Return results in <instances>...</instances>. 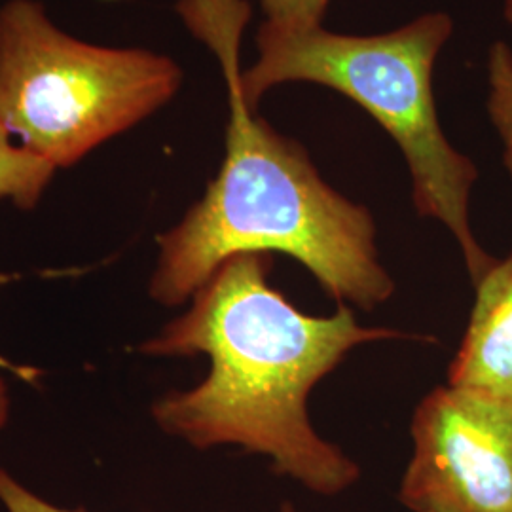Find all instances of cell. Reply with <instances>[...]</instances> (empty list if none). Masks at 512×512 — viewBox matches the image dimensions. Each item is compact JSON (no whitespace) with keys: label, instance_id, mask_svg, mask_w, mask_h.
Segmentation results:
<instances>
[{"label":"cell","instance_id":"8992f818","mask_svg":"<svg viewBox=\"0 0 512 512\" xmlns=\"http://www.w3.org/2000/svg\"><path fill=\"white\" fill-rule=\"evenodd\" d=\"M448 385L512 404V251L475 283V304Z\"/></svg>","mask_w":512,"mask_h":512},{"label":"cell","instance_id":"52a82bcc","mask_svg":"<svg viewBox=\"0 0 512 512\" xmlns=\"http://www.w3.org/2000/svg\"><path fill=\"white\" fill-rule=\"evenodd\" d=\"M54 165L12 143V135L0 124V200L19 209H33L54 177Z\"/></svg>","mask_w":512,"mask_h":512},{"label":"cell","instance_id":"30bf717a","mask_svg":"<svg viewBox=\"0 0 512 512\" xmlns=\"http://www.w3.org/2000/svg\"><path fill=\"white\" fill-rule=\"evenodd\" d=\"M0 503L8 512H86L67 511L61 507H55L50 501L38 497L35 492L25 488L19 480L10 473L0 469Z\"/></svg>","mask_w":512,"mask_h":512},{"label":"cell","instance_id":"6da1fadb","mask_svg":"<svg viewBox=\"0 0 512 512\" xmlns=\"http://www.w3.org/2000/svg\"><path fill=\"white\" fill-rule=\"evenodd\" d=\"M272 268L270 253L230 256L183 315L139 346L150 357L202 353L211 361L202 384L160 397L152 418L198 450L239 446L313 494H344L361 469L315 431L311 391L353 349L416 336L365 327L342 304L332 315H308L268 283Z\"/></svg>","mask_w":512,"mask_h":512},{"label":"cell","instance_id":"7c38bea8","mask_svg":"<svg viewBox=\"0 0 512 512\" xmlns=\"http://www.w3.org/2000/svg\"><path fill=\"white\" fill-rule=\"evenodd\" d=\"M503 12H505V19H507V21L512 25V0H505V8H503Z\"/></svg>","mask_w":512,"mask_h":512},{"label":"cell","instance_id":"8fae6325","mask_svg":"<svg viewBox=\"0 0 512 512\" xmlns=\"http://www.w3.org/2000/svg\"><path fill=\"white\" fill-rule=\"evenodd\" d=\"M8 412H10V397H8L6 384L0 380V429L4 427V423L8 420Z\"/></svg>","mask_w":512,"mask_h":512},{"label":"cell","instance_id":"9c48e42d","mask_svg":"<svg viewBox=\"0 0 512 512\" xmlns=\"http://www.w3.org/2000/svg\"><path fill=\"white\" fill-rule=\"evenodd\" d=\"M330 0H260L266 23L281 29L323 27Z\"/></svg>","mask_w":512,"mask_h":512},{"label":"cell","instance_id":"4fadbf2b","mask_svg":"<svg viewBox=\"0 0 512 512\" xmlns=\"http://www.w3.org/2000/svg\"><path fill=\"white\" fill-rule=\"evenodd\" d=\"M281 512H296V509H294L293 503H283L281 505Z\"/></svg>","mask_w":512,"mask_h":512},{"label":"cell","instance_id":"ba28073f","mask_svg":"<svg viewBox=\"0 0 512 512\" xmlns=\"http://www.w3.org/2000/svg\"><path fill=\"white\" fill-rule=\"evenodd\" d=\"M486 109L503 145V164L512 177V50L501 40L488 52Z\"/></svg>","mask_w":512,"mask_h":512},{"label":"cell","instance_id":"277c9868","mask_svg":"<svg viewBox=\"0 0 512 512\" xmlns=\"http://www.w3.org/2000/svg\"><path fill=\"white\" fill-rule=\"evenodd\" d=\"M181 84L173 59L69 37L35 0L0 8V124L55 169L143 122Z\"/></svg>","mask_w":512,"mask_h":512},{"label":"cell","instance_id":"3957f363","mask_svg":"<svg viewBox=\"0 0 512 512\" xmlns=\"http://www.w3.org/2000/svg\"><path fill=\"white\" fill-rule=\"evenodd\" d=\"M452 33L454 21L444 12L370 37L264 21L255 37L258 57L241 69L239 86L251 110L287 82L325 86L366 110L403 152L416 213L450 230L475 285L495 260L480 247L469 220L478 169L448 143L433 93V67Z\"/></svg>","mask_w":512,"mask_h":512},{"label":"cell","instance_id":"5b68a950","mask_svg":"<svg viewBox=\"0 0 512 512\" xmlns=\"http://www.w3.org/2000/svg\"><path fill=\"white\" fill-rule=\"evenodd\" d=\"M399 501L412 512H512V404L439 385L416 406Z\"/></svg>","mask_w":512,"mask_h":512},{"label":"cell","instance_id":"7a4b0ae2","mask_svg":"<svg viewBox=\"0 0 512 512\" xmlns=\"http://www.w3.org/2000/svg\"><path fill=\"white\" fill-rule=\"evenodd\" d=\"M177 12L217 57L230 116L217 177L183 220L158 236L150 298L181 306L230 256L283 253L308 268L338 304L380 308L395 294V281L378 255L372 213L334 190L308 150L243 99L239 50L251 4L179 0Z\"/></svg>","mask_w":512,"mask_h":512}]
</instances>
